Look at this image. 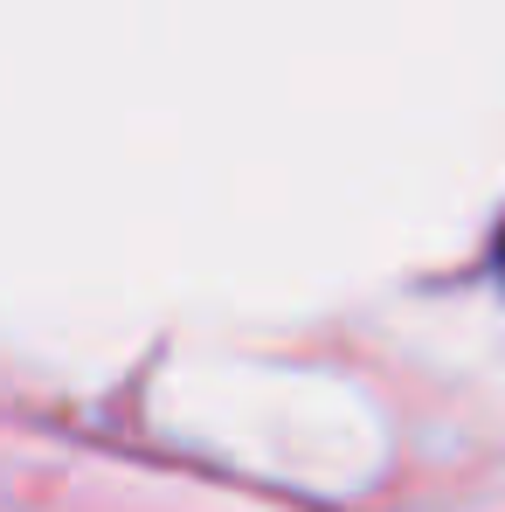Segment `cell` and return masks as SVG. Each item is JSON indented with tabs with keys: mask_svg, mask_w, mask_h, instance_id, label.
<instances>
[{
	"mask_svg": "<svg viewBox=\"0 0 505 512\" xmlns=\"http://www.w3.org/2000/svg\"><path fill=\"white\" fill-rule=\"evenodd\" d=\"M499 263H505V229H499Z\"/></svg>",
	"mask_w": 505,
	"mask_h": 512,
	"instance_id": "1",
	"label": "cell"
}]
</instances>
